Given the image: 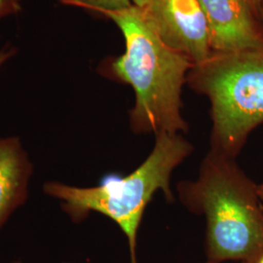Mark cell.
Masks as SVG:
<instances>
[{
  "mask_svg": "<svg viewBox=\"0 0 263 263\" xmlns=\"http://www.w3.org/2000/svg\"><path fill=\"white\" fill-rule=\"evenodd\" d=\"M99 14L112 20L125 39L123 55L104 62L100 72L133 88L132 131L154 135L187 131L181 94L193 64L161 40L141 8L132 5Z\"/></svg>",
  "mask_w": 263,
  "mask_h": 263,
  "instance_id": "1",
  "label": "cell"
},
{
  "mask_svg": "<svg viewBox=\"0 0 263 263\" xmlns=\"http://www.w3.org/2000/svg\"><path fill=\"white\" fill-rule=\"evenodd\" d=\"M183 206L207 220L208 261L257 263L263 256V203L258 185L235 158L211 151L196 180L181 181Z\"/></svg>",
  "mask_w": 263,
  "mask_h": 263,
  "instance_id": "2",
  "label": "cell"
},
{
  "mask_svg": "<svg viewBox=\"0 0 263 263\" xmlns=\"http://www.w3.org/2000/svg\"><path fill=\"white\" fill-rule=\"evenodd\" d=\"M192 151L191 143L181 134L161 133L155 135L147 158L126 177L108 174L93 187L51 180L43 184V191L59 200L73 222L83 221L92 212L110 218L127 237L131 263H138L137 237L144 210L159 190L167 200H174L170 188L172 174Z\"/></svg>",
  "mask_w": 263,
  "mask_h": 263,
  "instance_id": "3",
  "label": "cell"
},
{
  "mask_svg": "<svg viewBox=\"0 0 263 263\" xmlns=\"http://www.w3.org/2000/svg\"><path fill=\"white\" fill-rule=\"evenodd\" d=\"M187 83L211 104V151L235 158L263 124V51L212 52L191 67Z\"/></svg>",
  "mask_w": 263,
  "mask_h": 263,
  "instance_id": "4",
  "label": "cell"
},
{
  "mask_svg": "<svg viewBox=\"0 0 263 263\" xmlns=\"http://www.w3.org/2000/svg\"><path fill=\"white\" fill-rule=\"evenodd\" d=\"M141 9L161 40L193 66L211 55L207 19L199 0H146Z\"/></svg>",
  "mask_w": 263,
  "mask_h": 263,
  "instance_id": "5",
  "label": "cell"
},
{
  "mask_svg": "<svg viewBox=\"0 0 263 263\" xmlns=\"http://www.w3.org/2000/svg\"><path fill=\"white\" fill-rule=\"evenodd\" d=\"M212 52L263 51V30L247 0H199Z\"/></svg>",
  "mask_w": 263,
  "mask_h": 263,
  "instance_id": "6",
  "label": "cell"
},
{
  "mask_svg": "<svg viewBox=\"0 0 263 263\" xmlns=\"http://www.w3.org/2000/svg\"><path fill=\"white\" fill-rule=\"evenodd\" d=\"M32 173V163L19 138H0V229L26 203Z\"/></svg>",
  "mask_w": 263,
  "mask_h": 263,
  "instance_id": "7",
  "label": "cell"
},
{
  "mask_svg": "<svg viewBox=\"0 0 263 263\" xmlns=\"http://www.w3.org/2000/svg\"><path fill=\"white\" fill-rule=\"evenodd\" d=\"M67 4H71L78 7H84L96 13L102 11L125 9L131 7L132 0H63Z\"/></svg>",
  "mask_w": 263,
  "mask_h": 263,
  "instance_id": "8",
  "label": "cell"
},
{
  "mask_svg": "<svg viewBox=\"0 0 263 263\" xmlns=\"http://www.w3.org/2000/svg\"><path fill=\"white\" fill-rule=\"evenodd\" d=\"M21 0H0V19L21 9Z\"/></svg>",
  "mask_w": 263,
  "mask_h": 263,
  "instance_id": "9",
  "label": "cell"
},
{
  "mask_svg": "<svg viewBox=\"0 0 263 263\" xmlns=\"http://www.w3.org/2000/svg\"><path fill=\"white\" fill-rule=\"evenodd\" d=\"M14 51L13 50H3L0 52V66H2L10 57L13 55Z\"/></svg>",
  "mask_w": 263,
  "mask_h": 263,
  "instance_id": "10",
  "label": "cell"
},
{
  "mask_svg": "<svg viewBox=\"0 0 263 263\" xmlns=\"http://www.w3.org/2000/svg\"><path fill=\"white\" fill-rule=\"evenodd\" d=\"M248 3L251 5V7L253 8V10L255 13V15L257 16L258 18V5H259V0H247Z\"/></svg>",
  "mask_w": 263,
  "mask_h": 263,
  "instance_id": "11",
  "label": "cell"
},
{
  "mask_svg": "<svg viewBox=\"0 0 263 263\" xmlns=\"http://www.w3.org/2000/svg\"><path fill=\"white\" fill-rule=\"evenodd\" d=\"M258 20L260 23V26L263 30V0H259V5H258Z\"/></svg>",
  "mask_w": 263,
  "mask_h": 263,
  "instance_id": "12",
  "label": "cell"
},
{
  "mask_svg": "<svg viewBox=\"0 0 263 263\" xmlns=\"http://www.w3.org/2000/svg\"><path fill=\"white\" fill-rule=\"evenodd\" d=\"M132 2H133V4H134L135 6H137V7H139V8H141V7L144 6L146 0H132Z\"/></svg>",
  "mask_w": 263,
  "mask_h": 263,
  "instance_id": "13",
  "label": "cell"
},
{
  "mask_svg": "<svg viewBox=\"0 0 263 263\" xmlns=\"http://www.w3.org/2000/svg\"><path fill=\"white\" fill-rule=\"evenodd\" d=\"M258 194H259V197L261 199L263 203V184L258 185Z\"/></svg>",
  "mask_w": 263,
  "mask_h": 263,
  "instance_id": "14",
  "label": "cell"
},
{
  "mask_svg": "<svg viewBox=\"0 0 263 263\" xmlns=\"http://www.w3.org/2000/svg\"><path fill=\"white\" fill-rule=\"evenodd\" d=\"M257 263H263V256L261 257V258H260V259H259V261H258Z\"/></svg>",
  "mask_w": 263,
  "mask_h": 263,
  "instance_id": "15",
  "label": "cell"
},
{
  "mask_svg": "<svg viewBox=\"0 0 263 263\" xmlns=\"http://www.w3.org/2000/svg\"><path fill=\"white\" fill-rule=\"evenodd\" d=\"M13 263H23V262H21V261H15V262H13ZM66 263H68V262H66Z\"/></svg>",
  "mask_w": 263,
  "mask_h": 263,
  "instance_id": "16",
  "label": "cell"
},
{
  "mask_svg": "<svg viewBox=\"0 0 263 263\" xmlns=\"http://www.w3.org/2000/svg\"><path fill=\"white\" fill-rule=\"evenodd\" d=\"M207 263H212V262H209V261H208ZM240 263H251V262H240Z\"/></svg>",
  "mask_w": 263,
  "mask_h": 263,
  "instance_id": "17",
  "label": "cell"
}]
</instances>
